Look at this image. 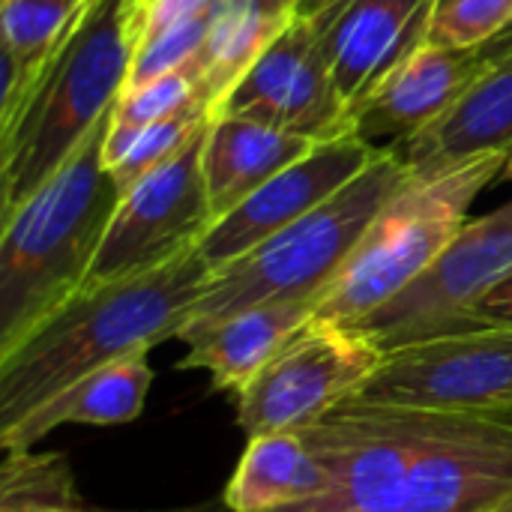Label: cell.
I'll use <instances>...</instances> for the list:
<instances>
[{
  "mask_svg": "<svg viewBox=\"0 0 512 512\" xmlns=\"http://www.w3.org/2000/svg\"><path fill=\"white\" fill-rule=\"evenodd\" d=\"M210 120H213V105H207V102L192 105L180 114L144 123V126L114 123V117H111V126H108L105 144H102L105 168L117 180L120 192H126L144 174H150L153 168H159L162 162L177 156Z\"/></svg>",
  "mask_w": 512,
  "mask_h": 512,
  "instance_id": "7402d4cb",
  "label": "cell"
},
{
  "mask_svg": "<svg viewBox=\"0 0 512 512\" xmlns=\"http://www.w3.org/2000/svg\"><path fill=\"white\" fill-rule=\"evenodd\" d=\"M30 504V507H72L78 504L75 477L60 453L3 450L0 465V507Z\"/></svg>",
  "mask_w": 512,
  "mask_h": 512,
  "instance_id": "603a6c76",
  "label": "cell"
},
{
  "mask_svg": "<svg viewBox=\"0 0 512 512\" xmlns=\"http://www.w3.org/2000/svg\"><path fill=\"white\" fill-rule=\"evenodd\" d=\"M108 126L111 114L0 219V357L87 285L123 195L102 159Z\"/></svg>",
  "mask_w": 512,
  "mask_h": 512,
  "instance_id": "3957f363",
  "label": "cell"
},
{
  "mask_svg": "<svg viewBox=\"0 0 512 512\" xmlns=\"http://www.w3.org/2000/svg\"><path fill=\"white\" fill-rule=\"evenodd\" d=\"M210 123L177 156L120 195L87 285L156 270L204 240L216 222L201 165Z\"/></svg>",
  "mask_w": 512,
  "mask_h": 512,
  "instance_id": "ba28073f",
  "label": "cell"
},
{
  "mask_svg": "<svg viewBox=\"0 0 512 512\" xmlns=\"http://www.w3.org/2000/svg\"><path fill=\"white\" fill-rule=\"evenodd\" d=\"M60 512H120V510H93V507H84L81 501L72 504V507H63ZM150 512H234L225 498L222 501H201V504H192V507H177V510H150Z\"/></svg>",
  "mask_w": 512,
  "mask_h": 512,
  "instance_id": "f1b7e54d",
  "label": "cell"
},
{
  "mask_svg": "<svg viewBox=\"0 0 512 512\" xmlns=\"http://www.w3.org/2000/svg\"><path fill=\"white\" fill-rule=\"evenodd\" d=\"M201 102L213 105V96L204 84V66H189V69L171 72L165 78H156L144 87L120 93L111 117H114V123L144 126V123L180 114Z\"/></svg>",
  "mask_w": 512,
  "mask_h": 512,
  "instance_id": "d4e9b609",
  "label": "cell"
},
{
  "mask_svg": "<svg viewBox=\"0 0 512 512\" xmlns=\"http://www.w3.org/2000/svg\"><path fill=\"white\" fill-rule=\"evenodd\" d=\"M210 276L195 246L156 270L84 285L0 357V435L99 366L177 339Z\"/></svg>",
  "mask_w": 512,
  "mask_h": 512,
  "instance_id": "6da1fadb",
  "label": "cell"
},
{
  "mask_svg": "<svg viewBox=\"0 0 512 512\" xmlns=\"http://www.w3.org/2000/svg\"><path fill=\"white\" fill-rule=\"evenodd\" d=\"M432 9L435 0H345L312 18L321 27L333 84L351 117L411 51L429 42Z\"/></svg>",
  "mask_w": 512,
  "mask_h": 512,
  "instance_id": "4fadbf2b",
  "label": "cell"
},
{
  "mask_svg": "<svg viewBox=\"0 0 512 512\" xmlns=\"http://www.w3.org/2000/svg\"><path fill=\"white\" fill-rule=\"evenodd\" d=\"M492 512H512V501H507L504 507H498V510H492Z\"/></svg>",
  "mask_w": 512,
  "mask_h": 512,
  "instance_id": "836d02e7",
  "label": "cell"
},
{
  "mask_svg": "<svg viewBox=\"0 0 512 512\" xmlns=\"http://www.w3.org/2000/svg\"><path fill=\"white\" fill-rule=\"evenodd\" d=\"M150 351L126 354L96 372L72 381L33 414H27L15 429L0 435V450H24L39 444L48 432L60 426H123L132 423L147 402L153 369Z\"/></svg>",
  "mask_w": 512,
  "mask_h": 512,
  "instance_id": "ac0fdd59",
  "label": "cell"
},
{
  "mask_svg": "<svg viewBox=\"0 0 512 512\" xmlns=\"http://www.w3.org/2000/svg\"><path fill=\"white\" fill-rule=\"evenodd\" d=\"M510 153H480L447 171L411 177L369 222L318 300L315 321L357 327L417 282L468 225L480 192L504 174Z\"/></svg>",
  "mask_w": 512,
  "mask_h": 512,
  "instance_id": "277c9868",
  "label": "cell"
},
{
  "mask_svg": "<svg viewBox=\"0 0 512 512\" xmlns=\"http://www.w3.org/2000/svg\"><path fill=\"white\" fill-rule=\"evenodd\" d=\"M273 9H279V12H288V15H294L297 12V6L303 3V0H267Z\"/></svg>",
  "mask_w": 512,
  "mask_h": 512,
  "instance_id": "1f68e13d",
  "label": "cell"
},
{
  "mask_svg": "<svg viewBox=\"0 0 512 512\" xmlns=\"http://www.w3.org/2000/svg\"><path fill=\"white\" fill-rule=\"evenodd\" d=\"M141 3H144V27H141V36H144V33L162 30L168 24L210 12V6L216 0H141Z\"/></svg>",
  "mask_w": 512,
  "mask_h": 512,
  "instance_id": "83f0119b",
  "label": "cell"
},
{
  "mask_svg": "<svg viewBox=\"0 0 512 512\" xmlns=\"http://www.w3.org/2000/svg\"><path fill=\"white\" fill-rule=\"evenodd\" d=\"M345 0H303L300 6H297V12L294 15H303V18H321V15H327V12H333L336 6H342Z\"/></svg>",
  "mask_w": 512,
  "mask_h": 512,
  "instance_id": "f546056e",
  "label": "cell"
},
{
  "mask_svg": "<svg viewBox=\"0 0 512 512\" xmlns=\"http://www.w3.org/2000/svg\"><path fill=\"white\" fill-rule=\"evenodd\" d=\"M417 414L420 453L402 512H492L512 501V408Z\"/></svg>",
  "mask_w": 512,
  "mask_h": 512,
  "instance_id": "30bf717a",
  "label": "cell"
},
{
  "mask_svg": "<svg viewBox=\"0 0 512 512\" xmlns=\"http://www.w3.org/2000/svg\"><path fill=\"white\" fill-rule=\"evenodd\" d=\"M510 48H512V24L504 30V33H501V36H498V39H492V42H489L486 48H480V51H483V57H486V60H492V57H498V54H504V51H510Z\"/></svg>",
  "mask_w": 512,
  "mask_h": 512,
  "instance_id": "4dcf8cb0",
  "label": "cell"
},
{
  "mask_svg": "<svg viewBox=\"0 0 512 512\" xmlns=\"http://www.w3.org/2000/svg\"><path fill=\"white\" fill-rule=\"evenodd\" d=\"M141 27V0H90L27 99L0 123V219L54 177L114 111Z\"/></svg>",
  "mask_w": 512,
  "mask_h": 512,
  "instance_id": "7a4b0ae2",
  "label": "cell"
},
{
  "mask_svg": "<svg viewBox=\"0 0 512 512\" xmlns=\"http://www.w3.org/2000/svg\"><path fill=\"white\" fill-rule=\"evenodd\" d=\"M315 309L318 297L282 300L249 306L210 324L183 327L177 336L186 345L180 369L207 372L216 390L240 396L285 342L315 318Z\"/></svg>",
  "mask_w": 512,
  "mask_h": 512,
  "instance_id": "9a60e30c",
  "label": "cell"
},
{
  "mask_svg": "<svg viewBox=\"0 0 512 512\" xmlns=\"http://www.w3.org/2000/svg\"><path fill=\"white\" fill-rule=\"evenodd\" d=\"M375 156L378 147L363 141L357 132L315 144L306 156L258 186L228 216L216 219L198 243L201 258L210 264L213 273L228 267L276 231L288 228L291 222L333 198Z\"/></svg>",
  "mask_w": 512,
  "mask_h": 512,
  "instance_id": "7c38bea8",
  "label": "cell"
},
{
  "mask_svg": "<svg viewBox=\"0 0 512 512\" xmlns=\"http://www.w3.org/2000/svg\"><path fill=\"white\" fill-rule=\"evenodd\" d=\"M315 144L297 132L249 117H213L204 138V183L216 219L228 216L258 186L306 156Z\"/></svg>",
  "mask_w": 512,
  "mask_h": 512,
  "instance_id": "e0dca14e",
  "label": "cell"
},
{
  "mask_svg": "<svg viewBox=\"0 0 512 512\" xmlns=\"http://www.w3.org/2000/svg\"><path fill=\"white\" fill-rule=\"evenodd\" d=\"M87 6L90 0H0V123H6L27 99L51 54L69 39Z\"/></svg>",
  "mask_w": 512,
  "mask_h": 512,
  "instance_id": "ffe728a7",
  "label": "cell"
},
{
  "mask_svg": "<svg viewBox=\"0 0 512 512\" xmlns=\"http://www.w3.org/2000/svg\"><path fill=\"white\" fill-rule=\"evenodd\" d=\"M512 270V201L468 222L435 264L390 303L366 315L357 330L384 351L456 333L465 312Z\"/></svg>",
  "mask_w": 512,
  "mask_h": 512,
  "instance_id": "9c48e42d",
  "label": "cell"
},
{
  "mask_svg": "<svg viewBox=\"0 0 512 512\" xmlns=\"http://www.w3.org/2000/svg\"><path fill=\"white\" fill-rule=\"evenodd\" d=\"M501 177H507L512 183V150H510V156H507V165H504V174Z\"/></svg>",
  "mask_w": 512,
  "mask_h": 512,
  "instance_id": "d6a6232c",
  "label": "cell"
},
{
  "mask_svg": "<svg viewBox=\"0 0 512 512\" xmlns=\"http://www.w3.org/2000/svg\"><path fill=\"white\" fill-rule=\"evenodd\" d=\"M207 33H210V12L168 24L153 33H144L132 54L126 90L144 87L156 78H165V75L189 69V66H204Z\"/></svg>",
  "mask_w": 512,
  "mask_h": 512,
  "instance_id": "cb8c5ba5",
  "label": "cell"
},
{
  "mask_svg": "<svg viewBox=\"0 0 512 512\" xmlns=\"http://www.w3.org/2000/svg\"><path fill=\"white\" fill-rule=\"evenodd\" d=\"M333 474L303 432H273L249 438L225 504L234 512H291L324 498Z\"/></svg>",
  "mask_w": 512,
  "mask_h": 512,
  "instance_id": "d6986e66",
  "label": "cell"
},
{
  "mask_svg": "<svg viewBox=\"0 0 512 512\" xmlns=\"http://www.w3.org/2000/svg\"><path fill=\"white\" fill-rule=\"evenodd\" d=\"M414 177L393 150L378 156L333 198L216 270L186 327L210 324L261 303L306 300L327 291L378 210Z\"/></svg>",
  "mask_w": 512,
  "mask_h": 512,
  "instance_id": "5b68a950",
  "label": "cell"
},
{
  "mask_svg": "<svg viewBox=\"0 0 512 512\" xmlns=\"http://www.w3.org/2000/svg\"><path fill=\"white\" fill-rule=\"evenodd\" d=\"M384 363V348L357 327L309 321L234 396L246 438L303 432L357 399Z\"/></svg>",
  "mask_w": 512,
  "mask_h": 512,
  "instance_id": "8992f818",
  "label": "cell"
},
{
  "mask_svg": "<svg viewBox=\"0 0 512 512\" xmlns=\"http://www.w3.org/2000/svg\"><path fill=\"white\" fill-rule=\"evenodd\" d=\"M414 411L512 408V327H477L384 351L369 387L351 399Z\"/></svg>",
  "mask_w": 512,
  "mask_h": 512,
  "instance_id": "52a82bcc",
  "label": "cell"
},
{
  "mask_svg": "<svg viewBox=\"0 0 512 512\" xmlns=\"http://www.w3.org/2000/svg\"><path fill=\"white\" fill-rule=\"evenodd\" d=\"M486 57L480 48L420 45L411 51L354 111V132L378 150H399L480 78Z\"/></svg>",
  "mask_w": 512,
  "mask_h": 512,
  "instance_id": "5bb4252c",
  "label": "cell"
},
{
  "mask_svg": "<svg viewBox=\"0 0 512 512\" xmlns=\"http://www.w3.org/2000/svg\"><path fill=\"white\" fill-rule=\"evenodd\" d=\"M294 15L273 9L267 0H216L210 6V33L204 45V84L219 99L243 78L258 54L285 30Z\"/></svg>",
  "mask_w": 512,
  "mask_h": 512,
  "instance_id": "44dd1931",
  "label": "cell"
},
{
  "mask_svg": "<svg viewBox=\"0 0 512 512\" xmlns=\"http://www.w3.org/2000/svg\"><path fill=\"white\" fill-rule=\"evenodd\" d=\"M512 150V48L486 60L480 78L462 99L417 138L402 144V162L414 177L447 171L480 153Z\"/></svg>",
  "mask_w": 512,
  "mask_h": 512,
  "instance_id": "2e32d148",
  "label": "cell"
},
{
  "mask_svg": "<svg viewBox=\"0 0 512 512\" xmlns=\"http://www.w3.org/2000/svg\"><path fill=\"white\" fill-rule=\"evenodd\" d=\"M512 24V0H435L429 45L486 48Z\"/></svg>",
  "mask_w": 512,
  "mask_h": 512,
  "instance_id": "484cf974",
  "label": "cell"
},
{
  "mask_svg": "<svg viewBox=\"0 0 512 512\" xmlns=\"http://www.w3.org/2000/svg\"><path fill=\"white\" fill-rule=\"evenodd\" d=\"M213 117H249L312 141L354 132V117L333 84L318 21L294 15L219 99Z\"/></svg>",
  "mask_w": 512,
  "mask_h": 512,
  "instance_id": "8fae6325",
  "label": "cell"
},
{
  "mask_svg": "<svg viewBox=\"0 0 512 512\" xmlns=\"http://www.w3.org/2000/svg\"><path fill=\"white\" fill-rule=\"evenodd\" d=\"M477 327H512V270L465 312L459 324V330H477Z\"/></svg>",
  "mask_w": 512,
  "mask_h": 512,
  "instance_id": "4316f807",
  "label": "cell"
}]
</instances>
